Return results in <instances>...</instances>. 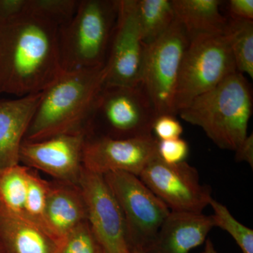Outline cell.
<instances>
[{
    "label": "cell",
    "instance_id": "cell-1",
    "mask_svg": "<svg viewBox=\"0 0 253 253\" xmlns=\"http://www.w3.org/2000/svg\"><path fill=\"white\" fill-rule=\"evenodd\" d=\"M59 28L28 7L0 24V94L42 92L62 72Z\"/></svg>",
    "mask_w": 253,
    "mask_h": 253
},
{
    "label": "cell",
    "instance_id": "cell-2",
    "mask_svg": "<svg viewBox=\"0 0 253 253\" xmlns=\"http://www.w3.org/2000/svg\"><path fill=\"white\" fill-rule=\"evenodd\" d=\"M106 80L105 68L62 71L42 91L23 141L85 132Z\"/></svg>",
    "mask_w": 253,
    "mask_h": 253
},
{
    "label": "cell",
    "instance_id": "cell-3",
    "mask_svg": "<svg viewBox=\"0 0 253 253\" xmlns=\"http://www.w3.org/2000/svg\"><path fill=\"white\" fill-rule=\"evenodd\" d=\"M253 106L251 84L236 71L177 114L186 123L202 128L218 147L235 151L248 136Z\"/></svg>",
    "mask_w": 253,
    "mask_h": 253
},
{
    "label": "cell",
    "instance_id": "cell-4",
    "mask_svg": "<svg viewBox=\"0 0 253 253\" xmlns=\"http://www.w3.org/2000/svg\"><path fill=\"white\" fill-rule=\"evenodd\" d=\"M119 0H81L59 28L63 71L104 67L117 21Z\"/></svg>",
    "mask_w": 253,
    "mask_h": 253
},
{
    "label": "cell",
    "instance_id": "cell-5",
    "mask_svg": "<svg viewBox=\"0 0 253 253\" xmlns=\"http://www.w3.org/2000/svg\"><path fill=\"white\" fill-rule=\"evenodd\" d=\"M158 113L141 84H105L95 104L87 135L99 134L111 139H131L152 135Z\"/></svg>",
    "mask_w": 253,
    "mask_h": 253
},
{
    "label": "cell",
    "instance_id": "cell-6",
    "mask_svg": "<svg viewBox=\"0 0 253 253\" xmlns=\"http://www.w3.org/2000/svg\"><path fill=\"white\" fill-rule=\"evenodd\" d=\"M229 38L224 34H204L190 39L181 62L175 111L217 86L236 72Z\"/></svg>",
    "mask_w": 253,
    "mask_h": 253
},
{
    "label": "cell",
    "instance_id": "cell-7",
    "mask_svg": "<svg viewBox=\"0 0 253 253\" xmlns=\"http://www.w3.org/2000/svg\"><path fill=\"white\" fill-rule=\"evenodd\" d=\"M189 41L185 30L175 20L161 38L146 46L141 84L158 116H176V89Z\"/></svg>",
    "mask_w": 253,
    "mask_h": 253
},
{
    "label": "cell",
    "instance_id": "cell-8",
    "mask_svg": "<svg viewBox=\"0 0 253 253\" xmlns=\"http://www.w3.org/2000/svg\"><path fill=\"white\" fill-rule=\"evenodd\" d=\"M104 179L122 210L129 248L146 251L170 213L139 176L125 172H111Z\"/></svg>",
    "mask_w": 253,
    "mask_h": 253
},
{
    "label": "cell",
    "instance_id": "cell-9",
    "mask_svg": "<svg viewBox=\"0 0 253 253\" xmlns=\"http://www.w3.org/2000/svg\"><path fill=\"white\" fill-rule=\"evenodd\" d=\"M139 177L170 211L202 213L212 199L211 187L201 184L197 169L186 161L168 164L158 155Z\"/></svg>",
    "mask_w": 253,
    "mask_h": 253
},
{
    "label": "cell",
    "instance_id": "cell-10",
    "mask_svg": "<svg viewBox=\"0 0 253 253\" xmlns=\"http://www.w3.org/2000/svg\"><path fill=\"white\" fill-rule=\"evenodd\" d=\"M146 46L137 16V0H119L117 21L105 63V84H141Z\"/></svg>",
    "mask_w": 253,
    "mask_h": 253
},
{
    "label": "cell",
    "instance_id": "cell-11",
    "mask_svg": "<svg viewBox=\"0 0 253 253\" xmlns=\"http://www.w3.org/2000/svg\"><path fill=\"white\" fill-rule=\"evenodd\" d=\"M79 186L88 224L101 249L105 253H130L122 210L104 175L83 167Z\"/></svg>",
    "mask_w": 253,
    "mask_h": 253
},
{
    "label": "cell",
    "instance_id": "cell-12",
    "mask_svg": "<svg viewBox=\"0 0 253 253\" xmlns=\"http://www.w3.org/2000/svg\"><path fill=\"white\" fill-rule=\"evenodd\" d=\"M158 141L153 134L131 139L86 136L83 167L101 175L120 171L139 176L158 156Z\"/></svg>",
    "mask_w": 253,
    "mask_h": 253
},
{
    "label": "cell",
    "instance_id": "cell-13",
    "mask_svg": "<svg viewBox=\"0 0 253 253\" xmlns=\"http://www.w3.org/2000/svg\"><path fill=\"white\" fill-rule=\"evenodd\" d=\"M86 133L64 134L36 142L23 141L20 162L56 181L79 185Z\"/></svg>",
    "mask_w": 253,
    "mask_h": 253
},
{
    "label": "cell",
    "instance_id": "cell-14",
    "mask_svg": "<svg viewBox=\"0 0 253 253\" xmlns=\"http://www.w3.org/2000/svg\"><path fill=\"white\" fill-rule=\"evenodd\" d=\"M212 215L203 213L170 211L163 223L149 253H189L204 244L208 233L214 227Z\"/></svg>",
    "mask_w": 253,
    "mask_h": 253
},
{
    "label": "cell",
    "instance_id": "cell-15",
    "mask_svg": "<svg viewBox=\"0 0 253 253\" xmlns=\"http://www.w3.org/2000/svg\"><path fill=\"white\" fill-rule=\"evenodd\" d=\"M41 96L0 100V172L19 165L20 149Z\"/></svg>",
    "mask_w": 253,
    "mask_h": 253
},
{
    "label": "cell",
    "instance_id": "cell-16",
    "mask_svg": "<svg viewBox=\"0 0 253 253\" xmlns=\"http://www.w3.org/2000/svg\"><path fill=\"white\" fill-rule=\"evenodd\" d=\"M86 221L85 202L80 186L50 181L45 208V223L50 235L59 244Z\"/></svg>",
    "mask_w": 253,
    "mask_h": 253
},
{
    "label": "cell",
    "instance_id": "cell-17",
    "mask_svg": "<svg viewBox=\"0 0 253 253\" xmlns=\"http://www.w3.org/2000/svg\"><path fill=\"white\" fill-rule=\"evenodd\" d=\"M57 246L45 231L0 204V253H56Z\"/></svg>",
    "mask_w": 253,
    "mask_h": 253
},
{
    "label": "cell",
    "instance_id": "cell-18",
    "mask_svg": "<svg viewBox=\"0 0 253 253\" xmlns=\"http://www.w3.org/2000/svg\"><path fill=\"white\" fill-rule=\"evenodd\" d=\"M175 20L189 39L204 34H224L229 20L220 11L219 0H172Z\"/></svg>",
    "mask_w": 253,
    "mask_h": 253
},
{
    "label": "cell",
    "instance_id": "cell-19",
    "mask_svg": "<svg viewBox=\"0 0 253 253\" xmlns=\"http://www.w3.org/2000/svg\"><path fill=\"white\" fill-rule=\"evenodd\" d=\"M137 16L146 46L161 38L175 21L171 0H137Z\"/></svg>",
    "mask_w": 253,
    "mask_h": 253
},
{
    "label": "cell",
    "instance_id": "cell-20",
    "mask_svg": "<svg viewBox=\"0 0 253 253\" xmlns=\"http://www.w3.org/2000/svg\"><path fill=\"white\" fill-rule=\"evenodd\" d=\"M29 171L30 168L17 165L0 172V204L24 219Z\"/></svg>",
    "mask_w": 253,
    "mask_h": 253
},
{
    "label": "cell",
    "instance_id": "cell-21",
    "mask_svg": "<svg viewBox=\"0 0 253 253\" xmlns=\"http://www.w3.org/2000/svg\"><path fill=\"white\" fill-rule=\"evenodd\" d=\"M226 34L236 71L253 78V21L229 20Z\"/></svg>",
    "mask_w": 253,
    "mask_h": 253
},
{
    "label": "cell",
    "instance_id": "cell-22",
    "mask_svg": "<svg viewBox=\"0 0 253 253\" xmlns=\"http://www.w3.org/2000/svg\"><path fill=\"white\" fill-rule=\"evenodd\" d=\"M49 185L50 181L42 179L38 170L30 168L25 216L26 220L39 226L48 234L45 223V208Z\"/></svg>",
    "mask_w": 253,
    "mask_h": 253
},
{
    "label": "cell",
    "instance_id": "cell-23",
    "mask_svg": "<svg viewBox=\"0 0 253 253\" xmlns=\"http://www.w3.org/2000/svg\"><path fill=\"white\" fill-rule=\"evenodd\" d=\"M214 211V225L229 233L242 253H253V230L236 220L228 208L212 199L210 204Z\"/></svg>",
    "mask_w": 253,
    "mask_h": 253
},
{
    "label": "cell",
    "instance_id": "cell-24",
    "mask_svg": "<svg viewBox=\"0 0 253 253\" xmlns=\"http://www.w3.org/2000/svg\"><path fill=\"white\" fill-rule=\"evenodd\" d=\"M79 0H28V9L61 26L72 18Z\"/></svg>",
    "mask_w": 253,
    "mask_h": 253
},
{
    "label": "cell",
    "instance_id": "cell-25",
    "mask_svg": "<svg viewBox=\"0 0 253 253\" xmlns=\"http://www.w3.org/2000/svg\"><path fill=\"white\" fill-rule=\"evenodd\" d=\"M88 221L82 223L58 244L56 253H101Z\"/></svg>",
    "mask_w": 253,
    "mask_h": 253
},
{
    "label": "cell",
    "instance_id": "cell-26",
    "mask_svg": "<svg viewBox=\"0 0 253 253\" xmlns=\"http://www.w3.org/2000/svg\"><path fill=\"white\" fill-rule=\"evenodd\" d=\"M158 155L168 164L184 162L189 154V144L181 138L169 140H158Z\"/></svg>",
    "mask_w": 253,
    "mask_h": 253
},
{
    "label": "cell",
    "instance_id": "cell-27",
    "mask_svg": "<svg viewBox=\"0 0 253 253\" xmlns=\"http://www.w3.org/2000/svg\"><path fill=\"white\" fill-rule=\"evenodd\" d=\"M152 132L158 140H169L180 138L183 133L181 123L176 118V116L163 114L158 116L153 125Z\"/></svg>",
    "mask_w": 253,
    "mask_h": 253
},
{
    "label": "cell",
    "instance_id": "cell-28",
    "mask_svg": "<svg viewBox=\"0 0 253 253\" xmlns=\"http://www.w3.org/2000/svg\"><path fill=\"white\" fill-rule=\"evenodd\" d=\"M227 5L230 19L253 21V0H230Z\"/></svg>",
    "mask_w": 253,
    "mask_h": 253
},
{
    "label": "cell",
    "instance_id": "cell-29",
    "mask_svg": "<svg viewBox=\"0 0 253 253\" xmlns=\"http://www.w3.org/2000/svg\"><path fill=\"white\" fill-rule=\"evenodd\" d=\"M27 7L28 0H0V24L17 17Z\"/></svg>",
    "mask_w": 253,
    "mask_h": 253
},
{
    "label": "cell",
    "instance_id": "cell-30",
    "mask_svg": "<svg viewBox=\"0 0 253 253\" xmlns=\"http://www.w3.org/2000/svg\"><path fill=\"white\" fill-rule=\"evenodd\" d=\"M235 160L237 162L249 163L253 167V134L246 136V139L236 149Z\"/></svg>",
    "mask_w": 253,
    "mask_h": 253
},
{
    "label": "cell",
    "instance_id": "cell-31",
    "mask_svg": "<svg viewBox=\"0 0 253 253\" xmlns=\"http://www.w3.org/2000/svg\"><path fill=\"white\" fill-rule=\"evenodd\" d=\"M205 242H206V246L204 251L201 253H218L214 249V245L211 239H208Z\"/></svg>",
    "mask_w": 253,
    "mask_h": 253
},
{
    "label": "cell",
    "instance_id": "cell-32",
    "mask_svg": "<svg viewBox=\"0 0 253 253\" xmlns=\"http://www.w3.org/2000/svg\"><path fill=\"white\" fill-rule=\"evenodd\" d=\"M130 253H149L146 252L144 250L141 249H136V248H132L130 249Z\"/></svg>",
    "mask_w": 253,
    "mask_h": 253
},
{
    "label": "cell",
    "instance_id": "cell-33",
    "mask_svg": "<svg viewBox=\"0 0 253 253\" xmlns=\"http://www.w3.org/2000/svg\"><path fill=\"white\" fill-rule=\"evenodd\" d=\"M101 253H105L102 249H101Z\"/></svg>",
    "mask_w": 253,
    "mask_h": 253
}]
</instances>
